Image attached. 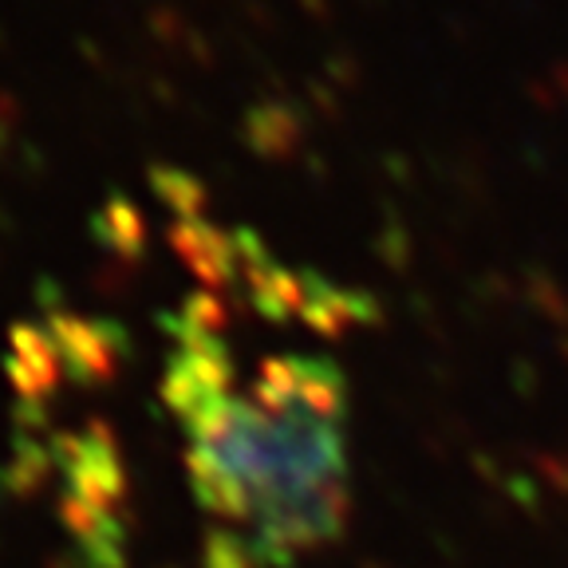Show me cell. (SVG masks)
Instances as JSON below:
<instances>
[{"label":"cell","mask_w":568,"mask_h":568,"mask_svg":"<svg viewBox=\"0 0 568 568\" xmlns=\"http://www.w3.org/2000/svg\"><path fill=\"white\" fill-rule=\"evenodd\" d=\"M170 403L186 426L194 494L230 557L281 568L336 537L347 509V395L336 367L268 355L245 372L190 328L170 367Z\"/></svg>","instance_id":"obj_1"}]
</instances>
